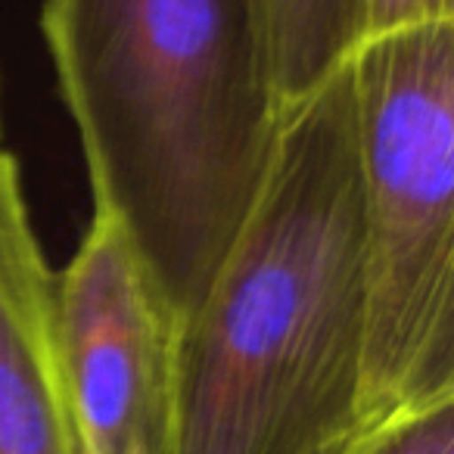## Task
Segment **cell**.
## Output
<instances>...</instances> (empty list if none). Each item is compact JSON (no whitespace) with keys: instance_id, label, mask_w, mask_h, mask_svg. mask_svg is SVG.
<instances>
[{"instance_id":"1","label":"cell","mask_w":454,"mask_h":454,"mask_svg":"<svg viewBox=\"0 0 454 454\" xmlns=\"http://www.w3.org/2000/svg\"><path fill=\"white\" fill-rule=\"evenodd\" d=\"M348 63L280 113L253 208L177 327L171 454H352L364 435Z\"/></svg>"},{"instance_id":"2","label":"cell","mask_w":454,"mask_h":454,"mask_svg":"<svg viewBox=\"0 0 454 454\" xmlns=\"http://www.w3.org/2000/svg\"><path fill=\"white\" fill-rule=\"evenodd\" d=\"M94 212L181 327L253 208L278 137L249 0H41Z\"/></svg>"},{"instance_id":"3","label":"cell","mask_w":454,"mask_h":454,"mask_svg":"<svg viewBox=\"0 0 454 454\" xmlns=\"http://www.w3.org/2000/svg\"><path fill=\"white\" fill-rule=\"evenodd\" d=\"M361 181L364 433L454 395V22L348 59Z\"/></svg>"},{"instance_id":"4","label":"cell","mask_w":454,"mask_h":454,"mask_svg":"<svg viewBox=\"0 0 454 454\" xmlns=\"http://www.w3.org/2000/svg\"><path fill=\"white\" fill-rule=\"evenodd\" d=\"M57 327L82 454H171L177 324L109 215L57 271Z\"/></svg>"},{"instance_id":"5","label":"cell","mask_w":454,"mask_h":454,"mask_svg":"<svg viewBox=\"0 0 454 454\" xmlns=\"http://www.w3.org/2000/svg\"><path fill=\"white\" fill-rule=\"evenodd\" d=\"M0 454H82L57 327V271L0 150Z\"/></svg>"},{"instance_id":"6","label":"cell","mask_w":454,"mask_h":454,"mask_svg":"<svg viewBox=\"0 0 454 454\" xmlns=\"http://www.w3.org/2000/svg\"><path fill=\"white\" fill-rule=\"evenodd\" d=\"M278 109L321 88L361 44V0H249Z\"/></svg>"},{"instance_id":"7","label":"cell","mask_w":454,"mask_h":454,"mask_svg":"<svg viewBox=\"0 0 454 454\" xmlns=\"http://www.w3.org/2000/svg\"><path fill=\"white\" fill-rule=\"evenodd\" d=\"M352 454H454V395L377 423Z\"/></svg>"},{"instance_id":"8","label":"cell","mask_w":454,"mask_h":454,"mask_svg":"<svg viewBox=\"0 0 454 454\" xmlns=\"http://www.w3.org/2000/svg\"><path fill=\"white\" fill-rule=\"evenodd\" d=\"M429 22H454V0H361V41Z\"/></svg>"}]
</instances>
